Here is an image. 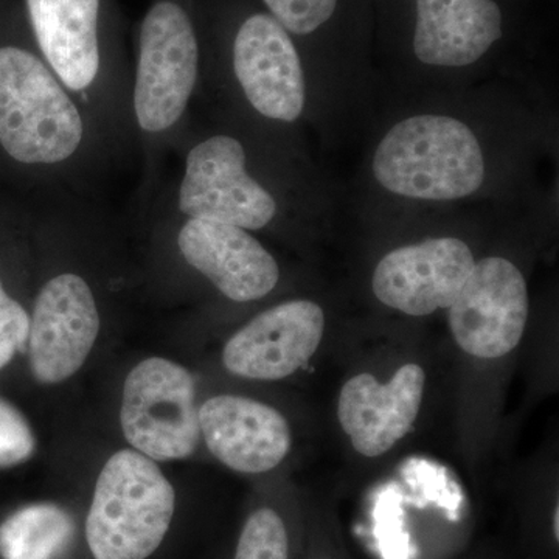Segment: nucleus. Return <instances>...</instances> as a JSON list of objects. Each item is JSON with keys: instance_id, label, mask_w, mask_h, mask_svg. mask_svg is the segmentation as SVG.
Segmentation results:
<instances>
[{"instance_id": "nucleus-20", "label": "nucleus", "mask_w": 559, "mask_h": 559, "mask_svg": "<svg viewBox=\"0 0 559 559\" xmlns=\"http://www.w3.org/2000/svg\"><path fill=\"white\" fill-rule=\"evenodd\" d=\"M31 425L13 404L0 399V468L21 465L35 452Z\"/></svg>"}, {"instance_id": "nucleus-18", "label": "nucleus", "mask_w": 559, "mask_h": 559, "mask_svg": "<svg viewBox=\"0 0 559 559\" xmlns=\"http://www.w3.org/2000/svg\"><path fill=\"white\" fill-rule=\"evenodd\" d=\"M235 559H289L288 532L274 510L261 509L250 514Z\"/></svg>"}, {"instance_id": "nucleus-12", "label": "nucleus", "mask_w": 559, "mask_h": 559, "mask_svg": "<svg viewBox=\"0 0 559 559\" xmlns=\"http://www.w3.org/2000/svg\"><path fill=\"white\" fill-rule=\"evenodd\" d=\"M426 373L406 364L385 384L360 373L341 390L337 417L353 448L364 457H380L414 426L425 393Z\"/></svg>"}, {"instance_id": "nucleus-6", "label": "nucleus", "mask_w": 559, "mask_h": 559, "mask_svg": "<svg viewBox=\"0 0 559 559\" xmlns=\"http://www.w3.org/2000/svg\"><path fill=\"white\" fill-rule=\"evenodd\" d=\"M178 207L187 219L260 230L274 219L277 202L246 170L240 140L212 135L189 151L180 180Z\"/></svg>"}, {"instance_id": "nucleus-16", "label": "nucleus", "mask_w": 559, "mask_h": 559, "mask_svg": "<svg viewBox=\"0 0 559 559\" xmlns=\"http://www.w3.org/2000/svg\"><path fill=\"white\" fill-rule=\"evenodd\" d=\"M417 13L414 50L425 64H473L502 36L495 0H417Z\"/></svg>"}, {"instance_id": "nucleus-21", "label": "nucleus", "mask_w": 559, "mask_h": 559, "mask_svg": "<svg viewBox=\"0 0 559 559\" xmlns=\"http://www.w3.org/2000/svg\"><path fill=\"white\" fill-rule=\"evenodd\" d=\"M31 318L20 301L11 299L0 282V370L27 347Z\"/></svg>"}, {"instance_id": "nucleus-7", "label": "nucleus", "mask_w": 559, "mask_h": 559, "mask_svg": "<svg viewBox=\"0 0 559 559\" xmlns=\"http://www.w3.org/2000/svg\"><path fill=\"white\" fill-rule=\"evenodd\" d=\"M527 319L524 275L511 261L499 257L474 264L450 307V326L459 347L481 359L502 358L516 348Z\"/></svg>"}, {"instance_id": "nucleus-15", "label": "nucleus", "mask_w": 559, "mask_h": 559, "mask_svg": "<svg viewBox=\"0 0 559 559\" xmlns=\"http://www.w3.org/2000/svg\"><path fill=\"white\" fill-rule=\"evenodd\" d=\"M43 60L70 94L102 72V0H25Z\"/></svg>"}, {"instance_id": "nucleus-14", "label": "nucleus", "mask_w": 559, "mask_h": 559, "mask_svg": "<svg viewBox=\"0 0 559 559\" xmlns=\"http://www.w3.org/2000/svg\"><path fill=\"white\" fill-rule=\"evenodd\" d=\"M201 436L210 452L238 473L274 469L288 455L290 429L274 407L245 396H213L200 409Z\"/></svg>"}, {"instance_id": "nucleus-2", "label": "nucleus", "mask_w": 559, "mask_h": 559, "mask_svg": "<svg viewBox=\"0 0 559 559\" xmlns=\"http://www.w3.org/2000/svg\"><path fill=\"white\" fill-rule=\"evenodd\" d=\"M374 178L401 197L451 201L480 189L485 162L479 140L462 121L417 116L388 132L373 159Z\"/></svg>"}, {"instance_id": "nucleus-10", "label": "nucleus", "mask_w": 559, "mask_h": 559, "mask_svg": "<svg viewBox=\"0 0 559 559\" xmlns=\"http://www.w3.org/2000/svg\"><path fill=\"white\" fill-rule=\"evenodd\" d=\"M325 314L310 300H290L250 320L226 344L224 367L248 380L278 381L318 352Z\"/></svg>"}, {"instance_id": "nucleus-5", "label": "nucleus", "mask_w": 559, "mask_h": 559, "mask_svg": "<svg viewBox=\"0 0 559 559\" xmlns=\"http://www.w3.org/2000/svg\"><path fill=\"white\" fill-rule=\"evenodd\" d=\"M121 429L132 448L151 460H180L201 439L197 388L190 371L164 358L138 364L128 374Z\"/></svg>"}, {"instance_id": "nucleus-11", "label": "nucleus", "mask_w": 559, "mask_h": 559, "mask_svg": "<svg viewBox=\"0 0 559 559\" xmlns=\"http://www.w3.org/2000/svg\"><path fill=\"white\" fill-rule=\"evenodd\" d=\"M234 70L257 112L271 120L299 119L304 69L289 33L271 14H253L242 22L234 43Z\"/></svg>"}, {"instance_id": "nucleus-3", "label": "nucleus", "mask_w": 559, "mask_h": 559, "mask_svg": "<svg viewBox=\"0 0 559 559\" xmlns=\"http://www.w3.org/2000/svg\"><path fill=\"white\" fill-rule=\"evenodd\" d=\"M176 495L159 466L139 451L114 454L95 485L86 538L95 559H146L164 540Z\"/></svg>"}, {"instance_id": "nucleus-17", "label": "nucleus", "mask_w": 559, "mask_h": 559, "mask_svg": "<svg viewBox=\"0 0 559 559\" xmlns=\"http://www.w3.org/2000/svg\"><path fill=\"white\" fill-rule=\"evenodd\" d=\"M73 536L70 514L55 503H33L0 525L2 559H55Z\"/></svg>"}, {"instance_id": "nucleus-9", "label": "nucleus", "mask_w": 559, "mask_h": 559, "mask_svg": "<svg viewBox=\"0 0 559 559\" xmlns=\"http://www.w3.org/2000/svg\"><path fill=\"white\" fill-rule=\"evenodd\" d=\"M474 264L468 245L459 238H430L388 253L371 285L378 300L393 310L428 316L454 304Z\"/></svg>"}, {"instance_id": "nucleus-13", "label": "nucleus", "mask_w": 559, "mask_h": 559, "mask_svg": "<svg viewBox=\"0 0 559 559\" xmlns=\"http://www.w3.org/2000/svg\"><path fill=\"white\" fill-rule=\"evenodd\" d=\"M183 260L234 301H252L277 286L274 257L248 230L207 219H187L178 234Z\"/></svg>"}, {"instance_id": "nucleus-22", "label": "nucleus", "mask_w": 559, "mask_h": 559, "mask_svg": "<svg viewBox=\"0 0 559 559\" xmlns=\"http://www.w3.org/2000/svg\"><path fill=\"white\" fill-rule=\"evenodd\" d=\"M555 536L559 538V510H555Z\"/></svg>"}, {"instance_id": "nucleus-19", "label": "nucleus", "mask_w": 559, "mask_h": 559, "mask_svg": "<svg viewBox=\"0 0 559 559\" xmlns=\"http://www.w3.org/2000/svg\"><path fill=\"white\" fill-rule=\"evenodd\" d=\"M272 17L296 35H310L333 16L337 0H263Z\"/></svg>"}, {"instance_id": "nucleus-4", "label": "nucleus", "mask_w": 559, "mask_h": 559, "mask_svg": "<svg viewBox=\"0 0 559 559\" xmlns=\"http://www.w3.org/2000/svg\"><path fill=\"white\" fill-rule=\"evenodd\" d=\"M200 75V44L190 14L157 0L140 24L132 108L140 131L164 134L189 108Z\"/></svg>"}, {"instance_id": "nucleus-8", "label": "nucleus", "mask_w": 559, "mask_h": 559, "mask_svg": "<svg viewBox=\"0 0 559 559\" xmlns=\"http://www.w3.org/2000/svg\"><path fill=\"white\" fill-rule=\"evenodd\" d=\"M100 312L86 280L57 275L40 289L31 318L28 355L40 384H60L86 362L100 333Z\"/></svg>"}, {"instance_id": "nucleus-1", "label": "nucleus", "mask_w": 559, "mask_h": 559, "mask_svg": "<svg viewBox=\"0 0 559 559\" xmlns=\"http://www.w3.org/2000/svg\"><path fill=\"white\" fill-rule=\"evenodd\" d=\"M84 138L83 114L47 62L21 47H0V145L11 159L57 167Z\"/></svg>"}]
</instances>
